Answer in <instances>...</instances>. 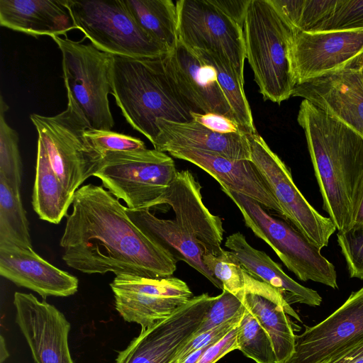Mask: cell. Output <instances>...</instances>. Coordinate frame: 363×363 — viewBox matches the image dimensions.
Wrapping results in <instances>:
<instances>
[{
    "instance_id": "28",
    "label": "cell",
    "mask_w": 363,
    "mask_h": 363,
    "mask_svg": "<svg viewBox=\"0 0 363 363\" xmlns=\"http://www.w3.org/2000/svg\"><path fill=\"white\" fill-rule=\"evenodd\" d=\"M136 22L168 53L178 41L176 3L171 0H124Z\"/></svg>"
},
{
    "instance_id": "24",
    "label": "cell",
    "mask_w": 363,
    "mask_h": 363,
    "mask_svg": "<svg viewBox=\"0 0 363 363\" xmlns=\"http://www.w3.org/2000/svg\"><path fill=\"white\" fill-rule=\"evenodd\" d=\"M0 25L33 36H66L76 29L62 0H1Z\"/></svg>"
},
{
    "instance_id": "7",
    "label": "cell",
    "mask_w": 363,
    "mask_h": 363,
    "mask_svg": "<svg viewBox=\"0 0 363 363\" xmlns=\"http://www.w3.org/2000/svg\"><path fill=\"white\" fill-rule=\"evenodd\" d=\"M220 188L240 211L245 225L274 251L298 279L338 289L333 264L291 224L272 216L252 199L223 186Z\"/></svg>"
},
{
    "instance_id": "12",
    "label": "cell",
    "mask_w": 363,
    "mask_h": 363,
    "mask_svg": "<svg viewBox=\"0 0 363 363\" xmlns=\"http://www.w3.org/2000/svg\"><path fill=\"white\" fill-rule=\"evenodd\" d=\"M110 286L115 308L127 322L142 329L170 316L193 297L186 283L176 277L150 279L116 275Z\"/></svg>"
},
{
    "instance_id": "13",
    "label": "cell",
    "mask_w": 363,
    "mask_h": 363,
    "mask_svg": "<svg viewBox=\"0 0 363 363\" xmlns=\"http://www.w3.org/2000/svg\"><path fill=\"white\" fill-rule=\"evenodd\" d=\"M214 296H193L170 316L141 329L121 351L116 363H170L177 352L194 335Z\"/></svg>"
},
{
    "instance_id": "21",
    "label": "cell",
    "mask_w": 363,
    "mask_h": 363,
    "mask_svg": "<svg viewBox=\"0 0 363 363\" xmlns=\"http://www.w3.org/2000/svg\"><path fill=\"white\" fill-rule=\"evenodd\" d=\"M202 169L220 184L258 202L284 218V211L262 175L250 160H234L208 151L179 149L168 152Z\"/></svg>"
},
{
    "instance_id": "10",
    "label": "cell",
    "mask_w": 363,
    "mask_h": 363,
    "mask_svg": "<svg viewBox=\"0 0 363 363\" xmlns=\"http://www.w3.org/2000/svg\"><path fill=\"white\" fill-rule=\"evenodd\" d=\"M251 161L281 207L284 219L320 250L337 230L330 218L318 212L296 186L289 168L257 132L247 133Z\"/></svg>"
},
{
    "instance_id": "34",
    "label": "cell",
    "mask_w": 363,
    "mask_h": 363,
    "mask_svg": "<svg viewBox=\"0 0 363 363\" xmlns=\"http://www.w3.org/2000/svg\"><path fill=\"white\" fill-rule=\"evenodd\" d=\"M202 259L212 274L227 290L242 301L245 269L229 251L223 250L218 255H203Z\"/></svg>"
},
{
    "instance_id": "18",
    "label": "cell",
    "mask_w": 363,
    "mask_h": 363,
    "mask_svg": "<svg viewBox=\"0 0 363 363\" xmlns=\"http://www.w3.org/2000/svg\"><path fill=\"white\" fill-rule=\"evenodd\" d=\"M352 65L295 86L291 96L301 97L342 122L363 138V80Z\"/></svg>"
},
{
    "instance_id": "11",
    "label": "cell",
    "mask_w": 363,
    "mask_h": 363,
    "mask_svg": "<svg viewBox=\"0 0 363 363\" xmlns=\"http://www.w3.org/2000/svg\"><path fill=\"white\" fill-rule=\"evenodd\" d=\"M179 40L193 50L226 57L244 78L245 49L242 28L211 0L176 2Z\"/></svg>"
},
{
    "instance_id": "39",
    "label": "cell",
    "mask_w": 363,
    "mask_h": 363,
    "mask_svg": "<svg viewBox=\"0 0 363 363\" xmlns=\"http://www.w3.org/2000/svg\"><path fill=\"white\" fill-rule=\"evenodd\" d=\"M191 116L193 121L218 133L242 134L247 133V130L235 121L220 114L191 112Z\"/></svg>"
},
{
    "instance_id": "29",
    "label": "cell",
    "mask_w": 363,
    "mask_h": 363,
    "mask_svg": "<svg viewBox=\"0 0 363 363\" xmlns=\"http://www.w3.org/2000/svg\"><path fill=\"white\" fill-rule=\"evenodd\" d=\"M193 50L215 69L218 85L230 106L235 121L247 133H257L252 111L244 91V78L240 76L226 57L211 51Z\"/></svg>"
},
{
    "instance_id": "45",
    "label": "cell",
    "mask_w": 363,
    "mask_h": 363,
    "mask_svg": "<svg viewBox=\"0 0 363 363\" xmlns=\"http://www.w3.org/2000/svg\"><path fill=\"white\" fill-rule=\"evenodd\" d=\"M0 359L1 363H3L4 361L9 357V353L6 348V345L4 340L2 336H1V348H0Z\"/></svg>"
},
{
    "instance_id": "26",
    "label": "cell",
    "mask_w": 363,
    "mask_h": 363,
    "mask_svg": "<svg viewBox=\"0 0 363 363\" xmlns=\"http://www.w3.org/2000/svg\"><path fill=\"white\" fill-rule=\"evenodd\" d=\"M126 211L137 226L167 250L177 261L185 262L223 290L222 284L204 264L203 253L199 246L175 220L159 218L148 208L130 210L126 207Z\"/></svg>"
},
{
    "instance_id": "16",
    "label": "cell",
    "mask_w": 363,
    "mask_h": 363,
    "mask_svg": "<svg viewBox=\"0 0 363 363\" xmlns=\"http://www.w3.org/2000/svg\"><path fill=\"white\" fill-rule=\"evenodd\" d=\"M363 337V286L337 310L296 335L293 354L284 363H320Z\"/></svg>"
},
{
    "instance_id": "8",
    "label": "cell",
    "mask_w": 363,
    "mask_h": 363,
    "mask_svg": "<svg viewBox=\"0 0 363 363\" xmlns=\"http://www.w3.org/2000/svg\"><path fill=\"white\" fill-rule=\"evenodd\" d=\"M66 109L53 116L32 113L35 127L52 167L64 187L71 194L93 176L103 156L91 145L84 131L91 128L82 111L67 94Z\"/></svg>"
},
{
    "instance_id": "41",
    "label": "cell",
    "mask_w": 363,
    "mask_h": 363,
    "mask_svg": "<svg viewBox=\"0 0 363 363\" xmlns=\"http://www.w3.org/2000/svg\"><path fill=\"white\" fill-rule=\"evenodd\" d=\"M320 363H363V337Z\"/></svg>"
},
{
    "instance_id": "47",
    "label": "cell",
    "mask_w": 363,
    "mask_h": 363,
    "mask_svg": "<svg viewBox=\"0 0 363 363\" xmlns=\"http://www.w3.org/2000/svg\"><path fill=\"white\" fill-rule=\"evenodd\" d=\"M361 72H362V80H363V67H362V68H361Z\"/></svg>"
},
{
    "instance_id": "31",
    "label": "cell",
    "mask_w": 363,
    "mask_h": 363,
    "mask_svg": "<svg viewBox=\"0 0 363 363\" xmlns=\"http://www.w3.org/2000/svg\"><path fill=\"white\" fill-rule=\"evenodd\" d=\"M294 31L318 33L331 16L337 0H270Z\"/></svg>"
},
{
    "instance_id": "33",
    "label": "cell",
    "mask_w": 363,
    "mask_h": 363,
    "mask_svg": "<svg viewBox=\"0 0 363 363\" xmlns=\"http://www.w3.org/2000/svg\"><path fill=\"white\" fill-rule=\"evenodd\" d=\"M9 106L0 98V179L15 190H20L22 162L18 149V135L7 123L5 113Z\"/></svg>"
},
{
    "instance_id": "14",
    "label": "cell",
    "mask_w": 363,
    "mask_h": 363,
    "mask_svg": "<svg viewBox=\"0 0 363 363\" xmlns=\"http://www.w3.org/2000/svg\"><path fill=\"white\" fill-rule=\"evenodd\" d=\"M363 54V28L320 33L294 31L291 48L296 85L352 65Z\"/></svg>"
},
{
    "instance_id": "9",
    "label": "cell",
    "mask_w": 363,
    "mask_h": 363,
    "mask_svg": "<svg viewBox=\"0 0 363 363\" xmlns=\"http://www.w3.org/2000/svg\"><path fill=\"white\" fill-rule=\"evenodd\" d=\"M52 38L62 53L67 94L75 101L91 129L111 130L115 124L108 96L112 55L67 37Z\"/></svg>"
},
{
    "instance_id": "37",
    "label": "cell",
    "mask_w": 363,
    "mask_h": 363,
    "mask_svg": "<svg viewBox=\"0 0 363 363\" xmlns=\"http://www.w3.org/2000/svg\"><path fill=\"white\" fill-rule=\"evenodd\" d=\"M84 135L93 147L103 157L109 152L133 151L145 149L140 139L111 130L88 128Z\"/></svg>"
},
{
    "instance_id": "43",
    "label": "cell",
    "mask_w": 363,
    "mask_h": 363,
    "mask_svg": "<svg viewBox=\"0 0 363 363\" xmlns=\"http://www.w3.org/2000/svg\"><path fill=\"white\" fill-rule=\"evenodd\" d=\"M363 223V182L362 183L361 189L359 192V202L354 223Z\"/></svg>"
},
{
    "instance_id": "32",
    "label": "cell",
    "mask_w": 363,
    "mask_h": 363,
    "mask_svg": "<svg viewBox=\"0 0 363 363\" xmlns=\"http://www.w3.org/2000/svg\"><path fill=\"white\" fill-rule=\"evenodd\" d=\"M238 350L257 363H277L273 343L266 330L245 308L238 325Z\"/></svg>"
},
{
    "instance_id": "22",
    "label": "cell",
    "mask_w": 363,
    "mask_h": 363,
    "mask_svg": "<svg viewBox=\"0 0 363 363\" xmlns=\"http://www.w3.org/2000/svg\"><path fill=\"white\" fill-rule=\"evenodd\" d=\"M242 301L270 336L277 362H285L293 354L296 344V335L287 314L301 322L298 315L278 289L246 269Z\"/></svg>"
},
{
    "instance_id": "3",
    "label": "cell",
    "mask_w": 363,
    "mask_h": 363,
    "mask_svg": "<svg viewBox=\"0 0 363 363\" xmlns=\"http://www.w3.org/2000/svg\"><path fill=\"white\" fill-rule=\"evenodd\" d=\"M164 55L152 58L112 55L111 94L126 121L152 145L159 133L158 120L192 121L191 111L167 73Z\"/></svg>"
},
{
    "instance_id": "27",
    "label": "cell",
    "mask_w": 363,
    "mask_h": 363,
    "mask_svg": "<svg viewBox=\"0 0 363 363\" xmlns=\"http://www.w3.org/2000/svg\"><path fill=\"white\" fill-rule=\"evenodd\" d=\"M74 194L63 186L55 173L46 150L38 139L35 178L32 205L40 219L59 224L67 215Z\"/></svg>"
},
{
    "instance_id": "20",
    "label": "cell",
    "mask_w": 363,
    "mask_h": 363,
    "mask_svg": "<svg viewBox=\"0 0 363 363\" xmlns=\"http://www.w3.org/2000/svg\"><path fill=\"white\" fill-rule=\"evenodd\" d=\"M0 275L45 298L66 297L78 289V279L39 256L33 247L0 241Z\"/></svg>"
},
{
    "instance_id": "25",
    "label": "cell",
    "mask_w": 363,
    "mask_h": 363,
    "mask_svg": "<svg viewBox=\"0 0 363 363\" xmlns=\"http://www.w3.org/2000/svg\"><path fill=\"white\" fill-rule=\"evenodd\" d=\"M224 245L243 268L278 289L289 304L300 303L313 307L320 305L323 299L316 291L291 279L264 252L252 247L242 233L236 232L228 236Z\"/></svg>"
},
{
    "instance_id": "2",
    "label": "cell",
    "mask_w": 363,
    "mask_h": 363,
    "mask_svg": "<svg viewBox=\"0 0 363 363\" xmlns=\"http://www.w3.org/2000/svg\"><path fill=\"white\" fill-rule=\"evenodd\" d=\"M297 121L303 128L323 199V208L342 232L355 222L363 182V138L303 99Z\"/></svg>"
},
{
    "instance_id": "36",
    "label": "cell",
    "mask_w": 363,
    "mask_h": 363,
    "mask_svg": "<svg viewBox=\"0 0 363 363\" xmlns=\"http://www.w3.org/2000/svg\"><path fill=\"white\" fill-rule=\"evenodd\" d=\"M337 241L350 277L363 280V223H355L345 231H337Z\"/></svg>"
},
{
    "instance_id": "23",
    "label": "cell",
    "mask_w": 363,
    "mask_h": 363,
    "mask_svg": "<svg viewBox=\"0 0 363 363\" xmlns=\"http://www.w3.org/2000/svg\"><path fill=\"white\" fill-rule=\"evenodd\" d=\"M159 130L153 145L160 152L179 149L208 151L234 160H250L251 151L247 133L222 134L191 121L174 122L158 120Z\"/></svg>"
},
{
    "instance_id": "19",
    "label": "cell",
    "mask_w": 363,
    "mask_h": 363,
    "mask_svg": "<svg viewBox=\"0 0 363 363\" xmlns=\"http://www.w3.org/2000/svg\"><path fill=\"white\" fill-rule=\"evenodd\" d=\"M201 186L188 169L177 171L162 197L171 206L175 221L196 242L203 255H220L224 229L221 218L212 214L203 201Z\"/></svg>"
},
{
    "instance_id": "5",
    "label": "cell",
    "mask_w": 363,
    "mask_h": 363,
    "mask_svg": "<svg viewBox=\"0 0 363 363\" xmlns=\"http://www.w3.org/2000/svg\"><path fill=\"white\" fill-rule=\"evenodd\" d=\"M173 159L147 148L109 152L93 176L104 188L123 200L128 209H151L162 205V197L177 174Z\"/></svg>"
},
{
    "instance_id": "38",
    "label": "cell",
    "mask_w": 363,
    "mask_h": 363,
    "mask_svg": "<svg viewBox=\"0 0 363 363\" xmlns=\"http://www.w3.org/2000/svg\"><path fill=\"white\" fill-rule=\"evenodd\" d=\"M362 28L363 0H337L333 13L318 33Z\"/></svg>"
},
{
    "instance_id": "35",
    "label": "cell",
    "mask_w": 363,
    "mask_h": 363,
    "mask_svg": "<svg viewBox=\"0 0 363 363\" xmlns=\"http://www.w3.org/2000/svg\"><path fill=\"white\" fill-rule=\"evenodd\" d=\"M245 310V306L240 298L227 290L223 289L220 295L214 296L194 335L215 328L242 315Z\"/></svg>"
},
{
    "instance_id": "42",
    "label": "cell",
    "mask_w": 363,
    "mask_h": 363,
    "mask_svg": "<svg viewBox=\"0 0 363 363\" xmlns=\"http://www.w3.org/2000/svg\"><path fill=\"white\" fill-rule=\"evenodd\" d=\"M212 4L242 28L250 0H211Z\"/></svg>"
},
{
    "instance_id": "6",
    "label": "cell",
    "mask_w": 363,
    "mask_h": 363,
    "mask_svg": "<svg viewBox=\"0 0 363 363\" xmlns=\"http://www.w3.org/2000/svg\"><path fill=\"white\" fill-rule=\"evenodd\" d=\"M76 29L99 50L131 58L158 57L167 50L136 22L124 0H62Z\"/></svg>"
},
{
    "instance_id": "17",
    "label": "cell",
    "mask_w": 363,
    "mask_h": 363,
    "mask_svg": "<svg viewBox=\"0 0 363 363\" xmlns=\"http://www.w3.org/2000/svg\"><path fill=\"white\" fill-rule=\"evenodd\" d=\"M164 62L168 76L191 112L213 113L235 121L215 69L193 50L179 40L174 50L164 56Z\"/></svg>"
},
{
    "instance_id": "15",
    "label": "cell",
    "mask_w": 363,
    "mask_h": 363,
    "mask_svg": "<svg viewBox=\"0 0 363 363\" xmlns=\"http://www.w3.org/2000/svg\"><path fill=\"white\" fill-rule=\"evenodd\" d=\"M13 304L35 363H74L68 345L70 323L62 312L32 294L16 292Z\"/></svg>"
},
{
    "instance_id": "4",
    "label": "cell",
    "mask_w": 363,
    "mask_h": 363,
    "mask_svg": "<svg viewBox=\"0 0 363 363\" xmlns=\"http://www.w3.org/2000/svg\"><path fill=\"white\" fill-rule=\"evenodd\" d=\"M242 31L245 57L259 93L280 104L296 84L291 61L294 30L270 0H250Z\"/></svg>"
},
{
    "instance_id": "1",
    "label": "cell",
    "mask_w": 363,
    "mask_h": 363,
    "mask_svg": "<svg viewBox=\"0 0 363 363\" xmlns=\"http://www.w3.org/2000/svg\"><path fill=\"white\" fill-rule=\"evenodd\" d=\"M60 245L67 266L86 274L170 277L178 261L130 219L119 200L102 186L74 193Z\"/></svg>"
},
{
    "instance_id": "44",
    "label": "cell",
    "mask_w": 363,
    "mask_h": 363,
    "mask_svg": "<svg viewBox=\"0 0 363 363\" xmlns=\"http://www.w3.org/2000/svg\"><path fill=\"white\" fill-rule=\"evenodd\" d=\"M209 346L203 347L201 349H199L191 354H190L189 356L186 357V358L182 362V363H197L199 358L203 353V352Z\"/></svg>"
},
{
    "instance_id": "40",
    "label": "cell",
    "mask_w": 363,
    "mask_h": 363,
    "mask_svg": "<svg viewBox=\"0 0 363 363\" xmlns=\"http://www.w3.org/2000/svg\"><path fill=\"white\" fill-rule=\"evenodd\" d=\"M238 325L231 329L222 339L210 345L202 354L197 363H216L227 353L238 350Z\"/></svg>"
},
{
    "instance_id": "30",
    "label": "cell",
    "mask_w": 363,
    "mask_h": 363,
    "mask_svg": "<svg viewBox=\"0 0 363 363\" xmlns=\"http://www.w3.org/2000/svg\"><path fill=\"white\" fill-rule=\"evenodd\" d=\"M0 241L33 247L20 190L0 179Z\"/></svg>"
},
{
    "instance_id": "46",
    "label": "cell",
    "mask_w": 363,
    "mask_h": 363,
    "mask_svg": "<svg viewBox=\"0 0 363 363\" xmlns=\"http://www.w3.org/2000/svg\"><path fill=\"white\" fill-rule=\"evenodd\" d=\"M358 66H359L360 67H363V54L362 55L358 61Z\"/></svg>"
}]
</instances>
